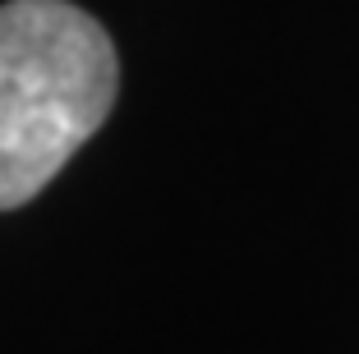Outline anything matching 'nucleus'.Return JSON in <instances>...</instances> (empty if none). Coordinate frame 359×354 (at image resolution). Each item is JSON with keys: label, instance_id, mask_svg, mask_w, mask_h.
<instances>
[{"label": "nucleus", "instance_id": "obj_1", "mask_svg": "<svg viewBox=\"0 0 359 354\" xmlns=\"http://www.w3.org/2000/svg\"><path fill=\"white\" fill-rule=\"evenodd\" d=\"M120 60L69 0L0 5V212L23 207L106 125Z\"/></svg>", "mask_w": 359, "mask_h": 354}]
</instances>
